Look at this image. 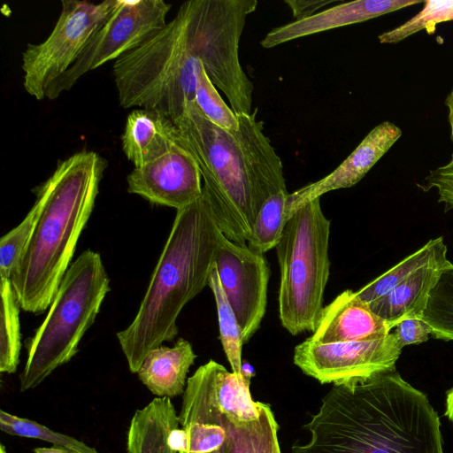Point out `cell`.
<instances>
[{
    "mask_svg": "<svg viewBox=\"0 0 453 453\" xmlns=\"http://www.w3.org/2000/svg\"><path fill=\"white\" fill-rule=\"evenodd\" d=\"M257 0H189L152 37L114 61L121 108L157 111L174 120L195 101L203 65L235 114L252 112L254 86L240 61V40Z\"/></svg>",
    "mask_w": 453,
    "mask_h": 453,
    "instance_id": "obj_1",
    "label": "cell"
},
{
    "mask_svg": "<svg viewBox=\"0 0 453 453\" xmlns=\"http://www.w3.org/2000/svg\"><path fill=\"white\" fill-rule=\"evenodd\" d=\"M305 427L291 453H444L437 412L395 368L334 385Z\"/></svg>",
    "mask_w": 453,
    "mask_h": 453,
    "instance_id": "obj_2",
    "label": "cell"
},
{
    "mask_svg": "<svg viewBox=\"0 0 453 453\" xmlns=\"http://www.w3.org/2000/svg\"><path fill=\"white\" fill-rule=\"evenodd\" d=\"M223 235L203 188L198 199L176 211L136 315L117 333L131 372L150 350L176 338L180 311L209 285Z\"/></svg>",
    "mask_w": 453,
    "mask_h": 453,
    "instance_id": "obj_3",
    "label": "cell"
},
{
    "mask_svg": "<svg viewBox=\"0 0 453 453\" xmlns=\"http://www.w3.org/2000/svg\"><path fill=\"white\" fill-rule=\"evenodd\" d=\"M107 166L97 152L83 150L58 160L52 174L35 189L43 197L42 209L11 277L21 310L39 314L51 304Z\"/></svg>",
    "mask_w": 453,
    "mask_h": 453,
    "instance_id": "obj_4",
    "label": "cell"
},
{
    "mask_svg": "<svg viewBox=\"0 0 453 453\" xmlns=\"http://www.w3.org/2000/svg\"><path fill=\"white\" fill-rule=\"evenodd\" d=\"M110 290L101 255L91 250L83 251L65 273L44 320L26 341L21 392L38 387L76 355Z\"/></svg>",
    "mask_w": 453,
    "mask_h": 453,
    "instance_id": "obj_5",
    "label": "cell"
},
{
    "mask_svg": "<svg viewBox=\"0 0 453 453\" xmlns=\"http://www.w3.org/2000/svg\"><path fill=\"white\" fill-rule=\"evenodd\" d=\"M177 142L196 160L218 226L232 242L247 244L260 211L234 134L207 119L195 101L173 120Z\"/></svg>",
    "mask_w": 453,
    "mask_h": 453,
    "instance_id": "obj_6",
    "label": "cell"
},
{
    "mask_svg": "<svg viewBox=\"0 0 453 453\" xmlns=\"http://www.w3.org/2000/svg\"><path fill=\"white\" fill-rule=\"evenodd\" d=\"M331 221L316 198L288 219L276 246L280 265L279 318L292 335L313 332L330 275Z\"/></svg>",
    "mask_w": 453,
    "mask_h": 453,
    "instance_id": "obj_7",
    "label": "cell"
},
{
    "mask_svg": "<svg viewBox=\"0 0 453 453\" xmlns=\"http://www.w3.org/2000/svg\"><path fill=\"white\" fill-rule=\"evenodd\" d=\"M117 4L118 0H62L50 35L40 43H27L22 52L26 92L36 100L46 98L50 86L72 67Z\"/></svg>",
    "mask_w": 453,
    "mask_h": 453,
    "instance_id": "obj_8",
    "label": "cell"
},
{
    "mask_svg": "<svg viewBox=\"0 0 453 453\" xmlns=\"http://www.w3.org/2000/svg\"><path fill=\"white\" fill-rule=\"evenodd\" d=\"M172 5L163 0H118L72 67L51 84L46 98L55 100L83 75L139 47L166 25Z\"/></svg>",
    "mask_w": 453,
    "mask_h": 453,
    "instance_id": "obj_9",
    "label": "cell"
},
{
    "mask_svg": "<svg viewBox=\"0 0 453 453\" xmlns=\"http://www.w3.org/2000/svg\"><path fill=\"white\" fill-rule=\"evenodd\" d=\"M402 348L392 332L369 341L319 343L306 339L294 350V364L321 384L365 380L395 368Z\"/></svg>",
    "mask_w": 453,
    "mask_h": 453,
    "instance_id": "obj_10",
    "label": "cell"
},
{
    "mask_svg": "<svg viewBox=\"0 0 453 453\" xmlns=\"http://www.w3.org/2000/svg\"><path fill=\"white\" fill-rule=\"evenodd\" d=\"M215 267L247 343L266 311L270 269L264 254L222 236Z\"/></svg>",
    "mask_w": 453,
    "mask_h": 453,
    "instance_id": "obj_11",
    "label": "cell"
},
{
    "mask_svg": "<svg viewBox=\"0 0 453 453\" xmlns=\"http://www.w3.org/2000/svg\"><path fill=\"white\" fill-rule=\"evenodd\" d=\"M180 428L170 435L178 453H226L227 416L217 386L198 380L187 387L178 414Z\"/></svg>",
    "mask_w": 453,
    "mask_h": 453,
    "instance_id": "obj_12",
    "label": "cell"
},
{
    "mask_svg": "<svg viewBox=\"0 0 453 453\" xmlns=\"http://www.w3.org/2000/svg\"><path fill=\"white\" fill-rule=\"evenodd\" d=\"M202 175L192 155L178 142L160 157L127 174V192L176 211L198 199Z\"/></svg>",
    "mask_w": 453,
    "mask_h": 453,
    "instance_id": "obj_13",
    "label": "cell"
},
{
    "mask_svg": "<svg viewBox=\"0 0 453 453\" xmlns=\"http://www.w3.org/2000/svg\"><path fill=\"white\" fill-rule=\"evenodd\" d=\"M401 135L400 127L390 121L381 122L373 127L332 173L289 194L287 220L303 205L324 194L358 183Z\"/></svg>",
    "mask_w": 453,
    "mask_h": 453,
    "instance_id": "obj_14",
    "label": "cell"
},
{
    "mask_svg": "<svg viewBox=\"0 0 453 453\" xmlns=\"http://www.w3.org/2000/svg\"><path fill=\"white\" fill-rule=\"evenodd\" d=\"M391 332L369 303L356 291L347 289L324 306L315 330L308 338L323 344L363 342L381 338Z\"/></svg>",
    "mask_w": 453,
    "mask_h": 453,
    "instance_id": "obj_15",
    "label": "cell"
},
{
    "mask_svg": "<svg viewBox=\"0 0 453 453\" xmlns=\"http://www.w3.org/2000/svg\"><path fill=\"white\" fill-rule=\"evenodd\" d=\"M420 3L424 1L355 0L342 3L306 19L272 29L260 44L265 49L273 48L297 38L364 22Z\"/></svg>",
    "mask_w": 453,
    "mask_h": 453,
    "instance_id": "obj_16",
    "label": "cell"
},
{
    "mask_svg": "<svg viewBox=\"0 0 453 453\" xmlns=\"http://www.w3.org/2000/svg\"><path fill=\"white\" fill-rule=\"evenodd\" d=\"M176 143L177 127L172 119L148 109H135L128 114L121 146L134 167L160 157Z\"/></svg>",
    "mask_w": 453,
    "mask_h": 453,
    "instance_id": "obj_17",
    "label": "cell"
},
{
    "mask_svg": "<svg viewBox=\"0 0 453 453\" xmlns=\"http://www.w3.org/2000/svg\"><path fill=\"white\" fill-rule=\"evenodd\" d=\"M196 358L191 343L179 338L171 348L160 345L150 350L136 374L156 397L173 398L183 395Z\"/></svg>",
    "mask_w": 453,
    "mask_h": 453,
    "instance_id": "obj_18",
    "label": "cell"
},
{
    "mask_svg": "<svg viewBox=\"0 0 453 453\" xmlns=\"http://www.w3.org/2000/svg\"><path fill=\"white\" fill-rule=\"evenodd\" d=\"M447 261L434 262L417 270L385 296L370 303V308L391 330L403 319L421 318L429 293Z\"/></svg>",
    "mask_w": 453,
    "mask_h": 453,
    "instance_id": "obj_19",
    "label": "cell"
},
{
    "mask_svg": "<svg viewBox=\"0 0 453 453\" xmlns=\"http://www.w3.org/2000/svg\"><path fill=\"white\" fill-rule=\"evenodd\" d=\"M180 426L168 397H155L135 411L127 433V453H178L169 444L171 432Z\"/></svg>",
    "mask_w": 453,
    "mask_h": 453,
    "instance_id": "obj_20",
    "label": "cell"
},
{
    "mask_svg": "<svg viewBox=\"0 0 453 453\" xmlns=\"http://www.w3.org/2000/svg\"><path fill=\"white\" fill-rule=\"evenodd\" d=\"M278 429L271 406L262 403L260 415L255 420L233 422L228 418L226 453H280Z\"/></svg>",
    "mask_w": 453,
    "mask_h": 453,
    "instance_id": "obj_21",
    "label": "cell"
},
{
    "mask_svg": "<svg viewBox=\"0 0 453 453\" xmlns=\"http://www.w3.org/2000/svg\"><path fill=\"white\" fill-rule=\"evenodd\" d=\"M445 260H448L447 245L440 236L428 241L420 249L356 292L362 300L370 303L385 296L417 270L432 263Z\"/></svg>",
    "mask_w": 453,
    "mask_h": 453,
    "instance_id": "obj_22",
    "label": "cell"
},
{
    "mask_svg": "<svg viewBox=\"0 0 453 453\" xmlns=\"http://www.w3.org/2000/svg\"><path fill=\"white\" fill-rule=\"evenodd\" d=\"M0 372L14 373L19 363L21 333L20 306L12 288L11 279H0Z\"/></svg>",
    "mask_w": 453,
    "mask_h": 453,
    "instance_id": "obj_23",
    "label": "cell"
},
{
    "mask_svg": "<svg viewBox=\"0 0 453 453\" xmlns=\"http://www.w3.org/2000/svg\"><path fill=\"white\" fill-rule=\"evenodd\" d=\"M421 319L432 328V336L453 341V264L449 260L431 289Z\"/></svg>",
    "mask_w": 453,
    "mask_h": 453,
    "instance_id": "obj_24",
    "label": "cell"
},
{
    "mask_svg": "<svg viewBox=\"0 0 453 453\" xmlns=\"http://www.w3.org/2000/svg\"><path fill=\"white\" fill-rule=\"evenodd\" d=\"M287 188L271 194L263 203L253 233L247 245L253 250L265 254L276 248L287 223Z\"/></svg>",
    "mask_w": 453,
    "mask_h": 453,
    "instance_id": "obj_25",
    "label": "cell"
},
{
    "mask_svg": "<svg viewBox=\"0 0 453 453\" xmlns=\"http://www.w3.org/2000/svg\"><path fill=\"white\" fill-rule=\"evenodd\" d=\"M212 291L219 319V339L232 372L242 375V349L244 344L234 312L222 288L216 267L211 271L209 285Z\"/></svg>",
    "mask_w": 453,
    "mask_h": 453,
    "instance_id": "obj_26",
    "label": "cell"
},
{
    "mask_svg": "<svg viewBox=\"0 0 453 453\" xmlns=\"http://www.w3.org/2000/svg\"><path fill=\"white\" fill-rule=\"evenodd\" d=\"M0 429L10 435L44 441L52 443L54 446L68 449L75 453H100L95 448L73 437L51 430L36 421L11 414L4 410L0 411Z\"/></svg>",
    "mask_w": 453,
    "mask_h": 453,
    "instance_id": "obj_27",
    "label": "cell"
},
{
    "mask_svg": "<svg viewBox=\"0 0 453 453\" xmlns=\"http://www.w3.org/2000/svg\"><path fill=\"white\" fill-rule=\"evenodd\" d=\"M424 7L411 19L378 36L380 43H397L407 37L426 30L433 35L436 25L453 21V0H426Z\"/></svg>",
    "mask_w": 453,
    "mask_h": 453,
    "instance_id": "obj_28",
    "label": "cell"
},
{
    "mask_svg": "<svg viewBox=\"0 0 453 453\" xmlns=\"http://www.w3.org/2000/svg\"><path fill=\"white\" fill-rule=\"evenodd\" d=\"M35 202L25 219L0 239V276L11 279L12 272L31 238L43 205V197L36 190Z\"/></svg>",
    "mask_w": 453,
    "mask_h": 453,
    "instance_id": "obj_29",
    "label": "cell"
},
{
    "mask_svg": "<svg viewBox=\"0 0 453 453\" xmlns=\"http://www.w3.org/2000/svg\"><path fill=\"white\" fill-rule=\"evenodd\" d=\"M195 103L204 117L217 127L230 134L239 130L236 114L222 99L203 65L197 71Z\"/></svg>",
    "mask_w": 453,
    "mask_h": 453,
    "instance_id": "obj_30",
    "label": "cell"
},
{
    "mask_svg": "<svg viewBox=\"0 0 453 453\" xmlns=\"http://www.w3.org/2000/svg\"><path fill=\"white\" fill-rule=\"evenodd\" d=\"M417 186L424 192L435 189L438 202L444 204V211L453 210V152L448 163L430 170Z\"/></svg>",
    "mask_w": 453,
    "mask_h": 453,
    "instance_id": "obj_31",
    "label": "cell"
},
{
    "mask_svg": "<svg viewBox=\"0 0 453 453\" xmlns=\"http://www.w3.org/2000/svg\"><path fill=\"white\" fill-rule=\"evenodd\" d=\"M403 349L407 345L420 344L432 336L431 326L421 318H409L397 323L391 330Z\"/></svg>",
    "mask_w": 453,
    "mask_h": 453,
    "instance_id": "obj_32",
    "label": "cell"
},
{
    "mask_svg": "<svg viewBox=\"0 0 453 453\" xmlns=\"http://www.w3.org/2000/svg\"><path fill=\"white\" fill-rule=\"evenodd\" d=\"M334 0H315V1H296V0H286L284 3L290 8L295 20L303 19L317 13L316 12L326 6Z\"/></svg>",
    "mask_w": 453,
    "mask_h": 453,
    "instance_id": "obj_33",
    "label": "cell"
},
{
    "mask_svg": "<svg viewBox=\"0 0 453 453\" xmlns=\"http://www.w3.org/2000/svg\"><path fill=\"white\" fill-rule=\"evenodd\" d=\"M444 104L448 109V121L450 129V140L453 142V88L445 98Z\"/></svg>",
    "mask_w": 453,
    "mask_h": 453,
    "instance_id": "obj_34",
    "label": "cell"
},
{
    "mask_svg": "<svg viewBox=\"0 0 453 453\" xmlns=\"http://www.w3.org/2000/svg\"><path fill=\"white\" fill-rule=\"evenodd\" d=\"M35 453H75L68 449L51 446V447H38L33 449Z\"/></svg>",
    "mask_w": 453,
    "mask_h": 453,
    "instance_id": "obj_35",
    "label": "cell"
},
{
    "mask_svg": "<svg viewBox=\"0 0 453 453\" xmlns=\"http://www.w3.org/2000/svg\"><path fill=\"white\" fill-rule=\"evenodd\" d=\"M444 415L453 423V388L446 393V411Z\"/></svg>",
    "mask_w": 453,
    "mask_h": 453,
    "instance_id": "obj_36",
    "label": "cell"
},
{
    "mask_svg": "<svg viewBox=\"0 0 453 453\" xmlns=\"http://www.w3.org/2000/svg\"><path fill=\"white\" fill-rule=\"evenodd\" d=\"M0 453H7L6 448L3 443L0 444Z\"/></svg>",
    "mask_w": 453,
    "mask_h": 453,
    "instance_id": "obj_37",
    "label": "cell"
}]
</instances>
